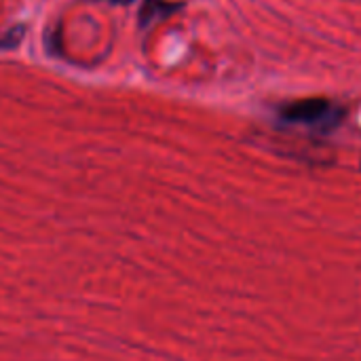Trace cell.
Listing matches in <instances>:
<instances>
[{"mask_svg":"<svg viewBox=\"0 0 361 361\" xmlns=\"http://www.w3.org/2000/svg\"><path fill=\"white\" fill-rule=\"evenodd\" d=\"M171 8H176V4H169L165 0H148L144 6H142V19L148 21V19H154V17H163V15H169Z\"/></svg>","mask_w":361,"mask_h":361,"instance_id":"cell-2","label":"cell"},{"mask_svg":"<svg viewBox=\"0 0 361 361\" xmlns=\"http://www.w3.org/2000/svg\"><path fill=\"white\" fill-rule=\"evenodd\" d=\"M279 114L290 121V123H300V125H319V123H330L334 116H338L334 104L324 97H307V99H296L286 106H281Z\"/></svg>","mask_w":361,"mask_h":361,"instance_id":"cell-1","label":"cell"},{"mask_svg":"<svg viewBox=\"0 0 361 361\" xmlns=\"http://www.w3.org/2000/svg\"><path fill=\"white\" fill-rule=\"evenodd\" d=\"M110 2H123L125 4V2H131V0H110Z\"/></svg>","mask_w":361,"mask_h":361,"instance_id":"cell-3","label":"cell"}]
</instances>
